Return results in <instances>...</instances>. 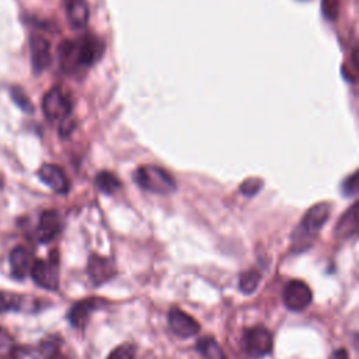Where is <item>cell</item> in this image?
Returning <instances> with one entry per match:
<instances>
[{
  "label": "cell",
  "instance_id": "obj_1",
  "mask_svg": "<svg viewBox=\"0 0 359 359\" xmlns=\"http://www.w3.org/2000/svg\"><path fill=\"white\" fill-rule=\"evenodd\" d=\"M104 53V43L94 35H87L79 41H65L59 48L60 65L65 70L88 67Z\"/></svg>",
  "mask_w": 359,
  "mask_h": 359
},
{
  "label": "cell",
  "instance_id": "obj_2",
  "mask_svg": "<svg viewBox=\"0 0 359 359\" xmlns=\"http://www.w3.org/2000/svg\"><path fill=\"white\" fill-rule=\"evenodd\" d=\"M330 213L331 208L327 202H320L306 212L292 234V250L294 252H302L311 247L321 227L328 220Z\"/></svg>",
  "mask_w": 359,
  "mask_h": 359
},
{
  "label": "cell",
  "instance_id": "obj_3",
  "mask_svg": "<svg viewBox=\"0 0 359 359\" xmlns=\"http://www.w3.org/2000/svg\"><path fill=\"white\" fill-rule=\"evenodd\" d=\"M133 181L144 191L158 195H168L175 191L172 177L157 165H142L133 174Z\"/></svg>",
  "mask_w": 359,
  "mask_h": 359
},
{
  "label": "cell",
  "instance_id": "obj_4",
  "mask_svg": "<svg viewBox=\"0 0 359 359\" xmlns=\"http://www.w3.org/2000/svg\"><path fill=\"white\" fill-rule=\"evenodd\" d=\"M243 346L245 353L252 358H264L272 352L273 338L268 328L264 325H255L247 328L243 335Z\"/></svg>",
  "mask_w": 359,
  "mask_h": 359
},
{
  "label": "cell",
  "instance_id": "obj_5",
  "mask_svg": "<svg viewBox=\"0 0 359 359\" xmlns=\"http://www.w3.org/2000/svg\"><path fill=\"white\" fill-rule=\"evenodd\" d=\"M42 111L48 121L62 122L72 112L70 97L66 93H63L59 87H53L43 95Z\"/></svg>",
  "mask_w": 359,
  "mask_h": 359
},
{
  "label": "cell",
  "instance_id": "obj_6",
  "mask_svg": "<svg viewBox=\"0 0 359 359\" xmlns=\"http://www.w3.org/2000/svg\"><path fill=\"white\" fill-rule=\"evenodd\" d=\"M31 276L34 282L48 290H57L59 287V261L57 252L52 251L49 259H38L32 262Z\"/></svg>",
  "mask_w": 359,
  "mask_h": 359
},
{
  "label": "cell",
  "instance_id": "obj_7",
  "mask_svg": "<svg viewBox=\"0 0 359 359\" xmlns=\"http://www.w3.org/2000/svg\"><path fill=\"white\" fill-rule=\"evenodd\" d=\"M313 293L307 283L294 279L287 282L283 289V303L292 311H302L311 304Z\"/></svg>",
  "mask_w": 359,
  "mask_h": 359
},
{
  "label": "cell",
  "instance_id": "obj_8",
  "mask_svg": "<svg viewBox=\"0 0 359 359\" xmlns=\"http://www.w3.org/2000/svg\"><path fill=\"white\" fill-rule=\"evenodd\" d=\"M87 273H88L91 283L94 286H100V285H104L105 282H108L115 275V268L108 258L93 252L88 257Z\"/></svg>",
  "mask_w": 359,
  "mask_h": 359
},
{
  "label": "cell",
  "instance_id": "obj_9",
  "mask_svg": "<svg viewBox=\"0 0 359 359\" xmlns=\"http://www.w3.org/2000/svg\"><path fill=\"white\" fill-rule=\"evenodd\" d=\"M104 303L107 302L100 297H87L74 303L67 313L69 323L76 328H83L87 324L90 314L98 310Z\"/></svg>",
  "mask_w": 359,
  "mask_h": 359
},
{
  "label": "cell",
  "instance_id": "obj_10",
  "mask_svg": "<svg viewBox=\"0 0 359 359\" xmlns=\"http://www.w3.org/2000/svg\"><path fill=\"white\" fill-rule=\"evenodd\" d=\"M168 324H170L171 331L181 338H189V337L198 334L201 330L199 323L194 317H191L189 314L182 311L181 309L170 310Z\"/></svg>",
  "mask_w": 359,
  "mask_h": 359
},
{
  "label": "cell",
  "instance_id": "obj_11",
  "mask_svg": "<svg viewBox=\"0 0 359 359\" xmlns=\"http://www.w3.org/2000/svg\"><path fill=\"white\" fill-rule=\"evenodd\" d=\"M29 52L31 62L35 73L43 72L52 60L50 56V45L42 35H32L29 39Z\"/></svg>",
  "mask_w": 359,
  "mask_h": 359
},
{
  "label": "cell",
  "instance_id": "obj_12",
  "mask_svg": "<svg viewBox=\"0 0 359 359\" xmlns=\"http://www.w3.org/2000/svg\"><path fill=\"white\" fill-rule=\"evenodd\" d=\"M38 175L43 184H46L50 189H53L57 194H66L69 191V181L59 165L46 163L41 165Z\"/></svg>",
  "mask_w": 359,
  "mask_h": 359
},
{
  "label": "cell",
  "instance_id": "obj_13",
  "mask_svg": "<svg viewBox=\"0 0 359 359\" xmlns=\"http://www.w3.org/2000/svg\"><path fill=\"white\" fill-rule=\"evenodd\" d=\"M62 220L56 210H45L42 212L38 223L36 237L41 243L52 241L60 231Z\"/></svg>",
  "mask_w": 359,
  "mask_h": 359
},
{
  "label": "cell",
  "instance_id": "obj_14",
  "mask_svg": "<svg viewBox=\"0 0 359 359\" xmlns=\"http://www.w3.org/2000/svg\"><path fill=\"white\" fill-rule=\"evenodd\" d=\"M90 17V8L87 0H67L66 18L72 28L81 29L87 25Z\"/></svg>",
  "mask_w": 359,
  "mask_h": 359
},
{
  "label": "cell",
  "instance_id": "obj_15",
  "mask_svg": "<svg viewBox=\"0 0 359 359\" xmlns=\"http://www.w3.org/2000/svg\"><path fill=\"white\" fill-rule=\"evenodd\" d=\"M31 266H32V258L25 247L18 245L11 250L10 268H11V275L15 279H24L27 273L31 271Z\"/></svg>",
  "mask_w": 359,
  "mask_h": 359
},
{
  "label": "cell",
  "instance_id": "obj_16",
  "mask_svg": "<svg viewBox=\"0 0 359 359\" xmlns=\"http://www.w3.org/2000/svg\"><path fill=\"white\" fill-rule=\"evenodd\" d=\"M358 231V203H353L335 226V234L341 238L353 236Z\"/></svg>",
  "mask_w": 359,
  "mask_h": 359
},
{
  "label": "cell",
  "instance_id": "obj_17",
  "mask_svg": "<svg viewBox=\"0 0 359 359\" xmlns=\"http://www.w3.org/2000/svg\"><path fill=\"white\" fill-rule=\"evenodd\" d=\"M196 349L203 359H227L217 341L212 337H203L196 342Z\"/></svg>",
  "mask_w": 359,
  "mask_h": 359
},
{
  "label": "cell",
  "instance_id": "obj_18",
  "mask_svg": "<svg viewBox=\"0 0 359 359\" xmlns=\"http://www.w3.org/2000/svg\"><path fill=\"white\" fill-rule=\"evenodd\" d=\"M95 184H97V188L105 195H112L121 188V181L115 174L109 171L98 172L95 175Z\"/></svg>",
  "mask_w": 359,
  "mask_h": 359
},
{
  "label": "cell",
  "instance_id": "obj_19",
  "mask_svg": "<svg viewBox=\"0 0 359 359\" xmlns=\"http://www.w3.org/2000/svg\"><path fill=\"white\" fill-rule=\"evenodd\" d=\"M259 280H261L259 272L255 271V269H250V271L241 273L240 282H238V287H240V290L243 293L250 294V293H252L257 289Z\"/></svg>",
  "mask_w": 359,
  "mask_h": 359
},
{
  "label": "cell",
  "instance_id": "obj_20",
  "mask_svg": "<svg viewBox=\"0 0 359 359\" xmlns=\"http://www.w3.org/2000/svg\"><path fill=\"white\" fill-rule=\"evenodd\" d=\"M22 304V297L20 294L0 290V313L8 310H18Z\"/></svg>",
  "mask_w": 359,
  "mask_h": 359
},
{
  "label": "cell",
  "instance_id": "obj_21",
  "mask_svg": "<svg viewBox=\"0 0 359 359\" xmlns=\"http://www.w3.org/2000/svg\"><path fill=\"white\" fill-rule=\"evenodd\" d=\"M60 342L56 339H48L42 342V356L43 359H65L60 352Z\"/></svg>",
  "mask_w": 359,
  "mask_h": 359
},
{
  "label": "cell",
  "instance_id": "obj_22",
  "mask_svg": "<svg viewBox=\"0 0 359 359\" xmlns=\"http://www.w3.org/2000/svg\"><path fill=\"white\" fill-rule=\"evenodd\" d=\"M107 359H135V346L132 344H121L111 351Z\"/></svg>",
  "mask_w": 359,
  "mask_h": 359
},
{
  "label": "cell",
  "instance_id": "obj_23",
  "mask_svg": "<svg viewBox=\"0 0 359 359\" xmlns=\"http://www.w3.org/2000/svg\"><path fill=\"white\" fill-rule=\"evenodd\" d=\"M321 11L330 21H335L339 15V0H321Z\"/></svg>",
  "mask_w": 359,
  "mask_h": 359
},
{
  "label": "cell",
  "instance_id": "obj_24",
  "mask_svg": "<svg viewBox=\"0 0 359 359\" xmlns=\"http://www.w3.org/2000/svg\"><path fill=\"white\" fill-rule=\"evenodd\" d=\"M262 185H264V182H262V180H259V178H248V180H245L243 184H241V187H240V191H241V194H244L245 196H254V195H257L261 189H262Z\"/></svg>",
  "mask_w": 359,
  "mask_h": 359
},
{
  "label": "cell",
  "instance_id": "obj_25",
  "mask_svg": "<svg viewBox=\"0 0 359 359\" xmlns=\"http://www.w3.org/2000/svg\"><path fill=\"white\" fill-rule=\"evenodd\" d=\"M11 97H13L14 102H15V104L22 109V111L29 112V114L34 111V107H32V104H31L29 98L24 94V91H22L21 88L14 87V88L11 90Z\"/></svg>",
  "mask_w": 359,
  "mask_h": 359
},
{
  "label": "cell",
  "instance_id": "obj_26",
  "mask_svg": "<svg viewBox=\"0 0 359 359\" xmlns=\"http://www.w3.org/2000/svg\"><path fill=\"white\" fill-rule=\"evenodd\" d=\"M358 188H359V182H358V172L351 174L348 178L344 180L342 182V194L344 196H355L358 194Z\"/></svg>",
  "mask_w": 359,
  "mask_h": 359
},
{
  "label": "cell",
  "instance_id": "obj_27",
  "mask_svg": "<svg viewBox=\"0 0 359 359\" xmlns=\"http://www.w3.org/2000/svg\"><path fill=\"white\" fill-rule=\"evenodd\" d=\"M331 359H349V356H348L346 349L339 348V349H337V351H334V352H332Z\"/></svg>",
  "mask_w": 359,
  "mask_h": 359
},
{
  "label": "cell",
  "instance_id": "obj_28",
  "mask_svg": "<svg viewBox=\"0 0 359 359\" xmlns=\"http://www.w3.org/2000/svg\"><path fill=\"white\" fill-rule=\"evenodd\" d=\"M10 335H8V332L3 328V327H0V348H3V346H6L8 342H10Z\"/></svg>",
  "mask_w": 359,
  "mask_h": 359
},
{
  "label": "cell",
  "instance_id": "obj_29",
  "mask_svg": "<svg viewBox=\"0 0 359 359\" xmlns=\"http://www.w3.org/2000/svg\"><path fill=\"white\" fill-rule=\"evenodd\" d=\"M1 188H3V177L0 175V189H1Z\"/></svg>",
  "mask_w": 359,
  "mask_h": 359
}]
</instances>
